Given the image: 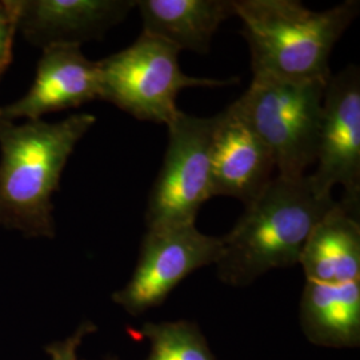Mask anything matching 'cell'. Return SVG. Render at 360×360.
Listing matches in <instances>:
<instances>
[{"mask_svg": "<svg viewBox=\"0 0 360 360\" xmlns=\"http://www.w3.org/2000/svg\"><path fill=\"white\" fill-rule=\"evenodd\" d=\"M96 99H101L99 63L89 60L79 46H51L43 49L31 89L22 99L0 107V119L40 120Z\"/></svg>", "mask_w": 360, "mask_h": 360, "instance_id": "8fae6325", "label": "cell"}, {"mask_svg": "<svg viewBox=\"0 0 360 360\" xmlns=\"http://www.w3.org/2000/svg\"><path fill=\"white\" fill-rule=\"evenodd\" d=\"M18 31L31 44L82 46L122 23L136 0H15Z\"/></svg>", "mask_w": 360, "mask_h": 360, "instance_id": "30bf717a", "label": "cell"}, {"mask_svg": "<svg viewBox=\"0 0 360 360\" xmlns=\"http://www.w3.org/2000/svg\"><path fill=\"white\" fill-rule=\"evenodd\" d=\"M358 0L312 11L295 0H235L254 79L327 82L336 43L359 15Z\"/></svg>", "mask_w": 360, "mask_h": 360, "instance_id": "3957f363", "label": "cell"}, {"mask_svg": "<svg viewBox=\"0 0 360 360\" xmlns=\"http://www.w3.org/2000/svg\"><path fill=\"white\" fill-rule=\"evenodd\" d=\"M16 27L15 0L0 1V79L13 62V46Z\"/></svg>", "mask_w": 360, "mask_h": 360, "instance_id": "2e32d148", "label": "cell"}, {"mask_svg": "<svg viewBox=\"0 0 360 360\" xmlns=\"http://www.w3.org/2000/svg\"><path fill=\"white\" fill-rule=\"evenodd\" d=\"M327 82L252 79L235 102L269 147L278 176L303 178L315 165Z\"/></svg>", "mask_w": 360, "mask_h": 360, "instance_id": "5b68a950", "label": "cell"}, {"mask_svg": "<svg viewBox=\"0 0 360 360\" xmlns=\"http://www.w3.org/2000/svg\"><path fill=\"white\" fill-rule=\"evenodd\" d=\"M335 202L316 193L309 175L274 178L221 238L219 279L245 287L269 271L295 266L312 229Z\"/></svg>", "mask_w": 360, "mask_h": 360, "instance_id": "6da1fadb", "label": "cell"}, {"mask_svg": "<svg viewBox=\"0 0 360 360\" xmlns=\"http://www.w3.org/2000/svg\"><path fill=\"white\" fill-rule=\"evenodd\" d=\"M300 326L309 342L316 346L359 347L360 281H306L300 299Z\"/></svg>", "mask_w": 360, "mask_h": 360, "instance_id": "5bb4252c", "label": "cell"}, {"mask_svg": "<svg viewBox=\"0 0 360 360\" xmlns=\"http://www.w3.org/2000/svg\"><path fill=\"white\" fill-rule=\"evenodd\" d=\"M90 114L56 123L0 119V226L28 238H53L52 195L79 141L95 124Z\"/></svg>", "mask_w": 360, "mask_h": 360, "instance_id": "7a4b0ae2", "label": "cell"}, {"mask_svg": "<svg viewBox=\"0 0 360 360\" xmlns=\"http://www.w3.org/2000/svg\"><path fill=\"white\" fill-rule=\"evenodd\" d=\"M275 160L235 102L215 115L211 147V193L245 205L270 184Z\"/></svg>", "mask_w": 360, "mask_h": 360, "instance_id": "9c48e42d", "label": "cell"}, {"mask_svg": "<svg viewBox=\"0 0 360 360\" xmlns=\"http://www.w3.org/2000/svg\"><path fill=\"white\" fill-rule=\"evenodd\" d=\"M221 245V238L199 231L195 223L148 229L132 278L114 302L134 316L154 309L190 274L217 264Z\"/></svg>", "mask_w": 360, "mask_h": 360, "instance_id": "52a82bcc", "label": "cell"}, {"mask_svg": "<svg viewBox=\"0 0 360 360\" xmlns=\"http://www.w3.org/2000/svg\"><path fill=\"white\" fill-rule=\"evenodd\" d=\"M167 129V150L146 211L148 229L195 223L200 207L212 198L215 115L200 117L180 111Z\"/></svg>", "mask_w": 360, "mask_h": 360, "instance_id": "8992f818", "label": "cell"}, {"mask_svg": "<svg viewBox=\"0 0 360 360\" xmlns=\"http://www.w3.org/2000/svg\"><path fill=\"white\" fill-rule=\"evenodd\" d=\"M316 169L309 175L316 193L333 196L340 186V202L360 208V71L349 65L331 75L324 90Z\"/></svg>", "mask_w": 360, "mask_h": 360, "instance_id": "ba28073f", "label": "cell"}, {"mask_svg": "<svg viewBox=\"0 0 360 360\" xmlns=\"http://www.w3.org/2000/svg\"><path fill=\"white\" fill-rule=\"evenodd\" d=\"M179 50L160 39L141 34L129 47L99 63L101 101L115 104L143 122L168 126L180 110L179 92L188 87H223L239 79L186 75Z\"/></svg>", "mask_w": 360, "mask_h": 360, "instance_id": "277c9868", "label": "cell"}, {"mask_svg": "<svg viewBox=\"0 0 360 360\" xmlns=\"http://www.w3.org/2000/svg\"><path fill=\"white\" fill-rule=\"evenodd\" d=\"M306 281H360L359 208L338 200L312 229L299 259Z\"/></svg>", "mask_w": 360, "mask_h": 360, "instance_id": "7c38bea8", "label": "cell"}, {"mask_svg": "<svg viewBox=\"0 0 360 360\" xmlns=\"http://www.w3.org/2000/svg\"><path fill=\"white\" fill-rule=\"evenodd\" d=\"M139 334L151 345L147 360H215L195 323H146Z\"/></svg>", "mask_w": 360, "mask_h": 360, "instance_id": "9a60e30c", "label": "cell"}, {"mask_svg": "<svg viewBox=\"0 0 360 360\" xmlns=\"http://www.w3.org/2000/svg\"><path fill=\"white\" fill-rule=\"evenodd\" d=\"M143 34L179 51L207 53L219 27L235 16V0H136Z\"/></svg>", "mask_w": 360, "mask_h": 360, "instance_id": "4fadbf2b", "label": "cell"}, {"mask_svg": "<svg viewBox=\"0 0 360 360\" xmlns=\"http://www.w3.org/2000/svg\"><path fill=\"white\" fill-rule=\"evenodd\" d=\"M95 331L96 326L94 323L84 322L79 326L75 334L71 335L62 342L52 343L46 347V351L51 356V360H80L77 358V348L87 335L94 334ZM107 360L117 359L111 358Z\"/></svg>", "mask_w": 360, "mask_h": 360, "instance_id": "e0dca14e", "label": "cell"}]
</instances>
